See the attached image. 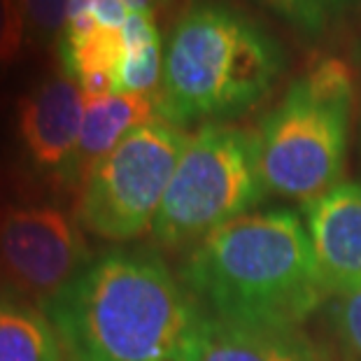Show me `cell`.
<instances>
[{
  "label": "cell",
  "instance_id": "obj_1",
  "mask_svg": "<svg viewBox=\"0 0 361 361\" xmlns=\"http://www.w3.org/2000/svg\"><path fill=\"white\" fill-rule=\"evenodd\" d=\"M71 361H187L203 310L152 252H107L44 303Z\"/></svg>",
  "mask_w": 361,
  "mask_h": 361
},
{
  "label": "cell",
  "instance_id": "obj_2",
  "mask_svg": "<svg viewBox=\"0 0 361 361\" xmlns=\"http://www.w3.org/2000/svg\"><path fill=\"white\" fill-rule=\"evenodd\" d=\"M180 278L198 308L235 324L298 329L329 296L308 228L289 210L243 214L212 231Z\"/></svg>",
  "mask_w": 361,
  "mask_h": 361
},
{
  "label": "cell",
  "instance_id": "obj_3",
  "mask_svg": "<svg viewBox=\"0 0 361 361\" xmlns=\"http://www.w3.org/2000/svg\"><path fill=\"white\" fill-rule=\"evenodd\" d=\"M284 63L282 44L259 21L221 0H203L171 33L157 112L180 128L219 124L266 101Z\"/></svg>",
  "mask_w": 361,
  "mask_h": 361
},
{
  "label": "cell",
  "instance_id": "obj_4",
  "mask_svg": "<svg viewBox=\"0 0 361 361\" xmlns=\"http://www.w3.org/2000/svg\"><path fill=\"white\" fill-rule=\"evenodd\" d=\"M355 82L338 59H319L261 119L259 168L273 194L310 203L341 184L348 159Z\"/></svg>",
  "mask_w": 361,
  "mask_h": 361
},
{
  "label": "cell",
  "instance_id": "obj_5",
  "mask_svg": "<svg viewBox=\"0 0 361 361\" xmlns=\"http://www.w3.org/2000/svg\"><path fill=\"white\" fill-rule=\"evenodd\" d=\"M257 133L231 124H203L189 137L152 221L161 245L201 243L243 217L264 196Z\"/></svg>",
  "mask_w": 361,
  "mask_h": 361
},
{
  "label": "cell",
  "instance_id": "obj_6",
  "mask_svg": "<svg viewBox=\"0 0 361 361\" xmlns=\"http://www.w3.org/2000/svg\"><path fill=\"white\" fill-rule=\"evenodd\" d=\"M187 145L184 128L161 117L133 128L82 182L80 221L105 240L152 228Z\"/></svg>",
  "mask_w": 361,
  "mask_h": 361
},
{
  "label": "cell",
  "instance_id": "obj_7",
  "mask_svg": "<svg viewBox=\"0 0 361 361\" xmlns=\"http://www.w3.org/2000/svg\"><path fill=\"white\" fill-rule=\"evenodd\" d=\"M89 264L78 228L49 205L0 210V275L42 305L61 294Z\"/></svg>",
  "mask_w": 361,
  "mask_h": 361
},
{
  "label": "cell",
  "instance_id": "obj_8",
  "mask_svg": "<svg viewBox=\"0 0 361 361\" xmlns=\"http://www.w3.org/2000/svg\"><path fill=\"white\" fill-rule=\"evenodd\" d=\"M87 96L68 75H54L19 101L17 126L28 159L37 168L59 173L66 182L78 149Z\"/></svg>",
  "mask_w": 361,
  "mask_h": 361
},
{
  "label": "cell",
  "instance_id": "obj_9",
  "mask_svg": "<svg viewBox=\"0 0 361 361\" xmlns=\"http://www.w3.org/2000/svg\"><path fill=\"white\" fill-rule=\"evenodd\" d=\"M308 233L326 294L361 287V184L341 182L305 203Z\"/></svg>",
  "mask_w": 361,
  "mask_h": 361
},
{
  "label": "cell",
  "instance_id": "obj_10",
  "mask_svg": "<svg viewBox=\"0 0 361 361\" xmlns=\"http://www.w3.org/2000/svg\"><path fill=\"white\" fill-rule=\"evenodd\" d=\"M187 361H324L298 329L235 324L203 312Z\"/></svg>",
  "mask_w": 361,
  "mask_h": 361
},
{
  "label": "cell",
  "instance_id": "obj_11",
  "mask_svg": "<svg viewBox=\"0 0 361 361\" xmlns=\"http://www.w3.org/2000/svg\"><path fill=\"white\" fill-rule=\"evenodd\" d=\"M157 96L112 94L105 98H87L78 149L68 168L66 182L80 184L101 161L124 140L133 128L157 119Z\"/></svg>",
  "mask_w": 361,
  "mask_h": 361
},
{
  "label": "cell",
  "instance_id": "obj_12",
  "mask_svg": "<svg viewBox=\"0 0 361 361\" xmlns=\"http://www.w3.org/2000/svg\"><path fill=\"white\" fill-rule=\"evenodd\" d=\"M0 361H61V341L47 314L0 298Z\"/></svg>",
  "mask_w": 361,
  "mask_h": 361
},
{
  "label": "cell",
  "instance_id": "obj_13",
  "mask_svg": "<svg viewBox=\"0 0 361 361\" xmlns=\"http://www.w3.org/2000/svg\"><path fill=\"white\" fill-rule=\"evenodd\" d=\"M59 54L66 75L78 82L91 73H110L117 78L126 49L119 30L98 26L84 35H61Z\"/></svg>",
  "mask_w": 361,
  "mask_h": 361
},
{
  "label": "cell",
  "instance_id": "obj_14",
  "mask_svg": "<svg viewBox=\"0 0 361 361\" xmlns=\"http://www.w3.org/2000/svg\"><path fill=\"white\" fill-rule=\"evenodd\" d=\"M301 35L317 37L338 26L359 0H257Z\"/></svg>",
  "mask_w": 361,
  "mask_h": 361
},
{
  "label": "cell",
  "instance_id": "obj_15",
  "mask_svg": "<svg viewBox=\"0 0 361 361\" xmlns=\"http://www.w3.org/2000/svg\"><path fill=\"white\" fill-rule=\"evenodd\" d=\"M164 75V56L161 42L149 44L137 51H126L117 73V94L149 96Z\"/></svg>",
  "mask_w": 361,
  "mask_h": 361
},
{
  "label": "cell",
  "instance_id": "obj_16",
  "mask_svg": "<svg viewBox=\"0 0 361 361\" xmlns=\"http://www.w3.org/2000/svg\"><path fill=\"white\" fill-rule=\"evenodd\" d=\"M128 12L124 0H71L63 35H84L98 26L119 30Z\"/></svg>",
  "mask_w": 361,
  "mask_h": 361
},
{
  "label": "cell",
  "instance_id": "obj_17",
  "mask_svg": "<svg viewBox=\"0 0 361 361\" xmlns=\"http://www.w3.org/2000/svg\"><path fill=\"white\" fill-rule=\"evenodd\" d=\"M329 312L343 352L350 361H361V287L338 294Z\"/></svg>",
  "mask_w": 361,
  "mask_h": 361
},
{
  "label": "cell",
  "instance_id": "obj_18",
  "mask_svg": "<svg viewBox=\"0 0 361 361\" xmlns=\"http://www.w3.org/2000/svg\"><path fill=\"white\" fill-rule=\"evenodd\" d=\"M71 0H19L28 35L40 42L61 40Z\"/></svg>",
  "mask_w": 361,
  "mask_h": 361
},
{
  "label": "cell",
  "instance_id": "obj_19",
  "mask_svg": "<svg viewBox=\"0 0 361 361\" xmlns=\"http://www.w3.org/2000/svg\"><path fill=\"white\" fill-rule=\"evenodd\" d=\"M26 33L19 0H0V68L12 66L19 59Z\"/></svg>",
  "mask_w": 361,
  "mask_h": 361
},
{
  "label": "cell",
  "instance_id": "obj_20",
  "mask_svg": "<svg viewBox=\"0 0 361 361\" xmlns=\"http://www.w3.org/2000/svg\"><path fill=\"white\" fill-rule=\"evenodd\" d=\"M126 51H137L149 44L161 42L159 30L152 21V12H128L124 26L119 28Z\"/></svg>",
  "mask_w": 361,
  "mask_h": 361
},
{
  "label": "cell",
  "instance_id": "obj_21",
  "mask_svg": "<svg viewBox=\"0 0 361 361\" xmlns=\"http://www.w3.org/2000/svg\"><path fill=\"white\" fill-rule=\"evenodd\" d=\"M128 5L130 12H149V3L152 0H124Z\"/></svg>",
  "mask_w": 361,
  "mask_h": 361
}]
</instances>
